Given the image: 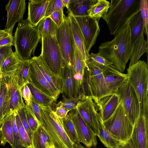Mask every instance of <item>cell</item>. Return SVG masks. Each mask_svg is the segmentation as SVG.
<instances>
[{"label": "cell", "mask_w": 148, "mask_h": 148, "mask_svg": "<svg viewBox=\"0 0 148 148\" xmlns=\"http://www.w3.org/2000/svg\"><path fill=\"white\" fill-rule=\"evenodd\" d=\"M29 83L53 98L55 101L60 94L55 91L48 83L39 69L34 57L29 59Z\"/></svg>", "instance_id": "obj_15"}, {"label": "cell", "mask_w": 148, "mask_h": 148, "mask_svg": "<svg viewBox=\"0 0 148 148\" xmlns=\"http://www.w3.org/2000/svg\"><path fill=\"white\" fill-rule=\"evenodd\" d=\"M86 62L89 71V84L92 97L96 103L103 97L111 94L106 85L103 70L88 61Z\"/></svg>", "instance_id": "obj_10"}, {"label": "cell", "mask_w": 148, "mask_h": 148, "mask_svg": "<svg viewBox=\"0 0 148 148\" xmlns=\"http://www.w3.org/2000/svg\"><path fill=\"white\" fill-rule=\"evenodd\" d=\"M62 3L64 7H66L68 10H69L71 4V0H62Z\"/></svg>", "instance_id": "obj_54"}, {"label": "cell", "mask_w": 148, "mask_h": 148, "mask_svg": "<svg viewBox=\"0 0 148 148\" xmlns=\"http://www.w3.org/2000/svg\"><path fill=\"white\" fill-rule=\"evenodd\" d=\"M98 134L97 136L107 148H113L119 142L114 139L104 125L101 118L98 121Z\"/></svg>", "instance_id": "obj_31"}, {"label": "cell", "mask_w": 148, "mask_h": 148, "mask_svg": "<svg viewBox=\"0 0 148 148\" xmlns=\"http://www.w3.org/2000/svg\"><path fill=\"white\" fill-rule=\"evenodd\" d=\"M115 93L119 95L124 110L134 126L140 114L139 102L134 90L127 81Z\"/></svg>", "instance_id": "obj_9"}, {"label": "cell", "mask_w": 148, "mask_h": 148, "mask_svg": "<svg viewBox=\"0 0 148 148\" xmlns=\"http://www.w3.org/2000/svg\"><path fill=\"white\" fill-rule=\"evenodd\" d=\"M13 52L12 46L5 45L0 47V69L3 62Z\"/></svg>", "instance_id": "obj_48"}, {"label": "cell", "mask_w": 148, "mask_h": 148, "mask_svg": "<svg viewBox=\"0 0 148 148\" xmlns=\"http://www.w3.org/2000/svg\"><path fill=\"white\" fill-rule=\"evenodd\" d=\"M103 124L111 136L120 143H125L131 138L134 125L124 110L120 100L114 114Z\"/></svg>", "instance_id": "obj_6"}, {"label": "cell", "mask_w": 148, "mask_h": 148, "mask_svg": "<svg viewBox=\"0 0 148 148\" xmlns=\"http://www.w3.org/2000/svg\"><path fill=\"white\" fill-rule=\"evenodd\" d=\"M86 66V61L84 60L79 51L75 45L72 66L76 73L77 77L81 84L84 70Z\"/></svg>", "instance_id": "obj_36"}, {"label": "cell", "mask_w": 148, "mask_h": 148, "mask_svg": "<svg viewBox=\"0 0 148 148\" xmlns=\"http://www.w3.org/2000/svg\"><path fill=\"white\" fill-rule=\"evenodd\" d=\"M25 110L28 124L31 131L33 132L37 129L40 125L37 120L29 111L25 109Z\"/></svg>", "instance_id": "obj_50"}, {"label": "cell", "mask_w": 148, "mask_h": 148, "mask_svg": "<svg viewBox=\"0 0 148 148\" xmlns=\"http://www.w3.org/2000/svg\"><path fill=\"white\" fill-rule=\"evenodd\" d=\"M41 38L37 27L31 25L27 19L19 22L14 37V45L15 52L21 60L31 58Z\"/></svg>", "instance_id": "obj_3"}, {"label": "cell", "mask_w": 148, "mask_h": 148, "mask_svg": "<svg viewBox=\"0 0 148 148\" xmlns=\"http://www.w3.org/2000/svg\"><path fill=\"white\" fill-rule=\"evenodd\" d=\"M76 108L84 121L97 136L99 132L98 122L101 117L92 97H83L78 103Z\"/></svg>", "instance_id": "obj_12"}, {"label": "cell", "mask_w": 148, "mask_h": 148, "mask_svg": "<svg viewBox=\"0 0 148 148\" xmlns=\"http://www.w3.org/2000/svg\"><path fill=\"white\" fill-rule=\"evenodd\" d=\"M127 82L137 96L140 114L148 116V68L144 60H139L127 69Z\"/></svg>", "instance_id": "obj_5"}, {"label": "cell", "mask_w": 148, "mask_h": 148, "mask_svg": "<svg viewBox=\"0 0 148 148\" xmlns=\"http://www.w3.org/2000/svg\"><path fill=\"white\" fill-rule=\"evenodd\" d=\"M21 60L15 52H13L2 63L0 72L3 77H13Z\"/></svg>", "instance_id": "obj_29"}, {"label": "cell", "mask_w": 148, "mask_h": 148, "mask_svg": "<svg viewBox=\"0 0 148 148\" xmlns=\"http://www.w3.org/2000/svg\"><path fill=\"white\" fill-rule=\"evenodd\" d=\"M140 0H112L108 11L101 17L106 23L110 33L115 36L140 12Z\"/></svg>", "instance_id": "obj_2"}, {"label": "cell", "mask_w": 148, "mask_h": 148, "mask_svg": "<svg viewBox=\"0 0 148 148\" xmlns=\"http://www.w3.org/2000/svg\"><path fill=\"white\" fill-rule=\"evenodd\" d=\"M127 25L129 30L130 48L132 53L136 40L141 34L144 33L145 30L140 12L130 19Z\"/></svg>", "instance_id": "obj_24"}, {"label": "cell", "mask_w": 148, "mask_h": 148, "mask_svg": "<svg viewBox=\"0 0 148 148\" xmlns=\"http://www.w3.org/2000/svg\"><path fill=\"white\" fill-rule=\"evenodd\" d=\"M41 36H56L58 27L49 18L45 17L40 22L37 26Z\"/></svg>", "instance_id": "obj_35"}, {"label": "cell", "mask_w": 148, "mask_h": 148, "mask_svg": "<svg viewBox=\"0 0 148 148\" xmlns=\"http://www.w3.org/2000/svg\"><path fill=\"white\" fill-rule=\"evenodd\" d=\"M22 98L25 101L26 106H28L32 101V95L31 91L27 84L24 85L20 90Z\"/></svg>", "instance_id": "obj_49"}, {"label": "cell", "mask_w": 148, "mask_h": 148, "mask_svg": "<svg viewBox=\"0 0 148 148\" xmlns=\"http://www.w3.org/2000/svg\"><path fill=\"white\" fill-rule=\"evenodd\" d=\"M14 37L4 29H0V47L5 45H14Z\"/></svg>", "instance_id": "obj_45"}, {"label": "cell", "mask_w": 148, "mask_h": 148, "mask_svg": "<svg viewBox=\"0 0 148 148\" xmlns=\"http://www.w3.org/2000/svg\"><path fill=\"white\" fill-rule=\"evenodd\" d=\"M3 78V76L2 74L0 72V83L2 80Z\"/></svg>", "instance_id": "obj_57"}, {"label": "cell", "mask_w": 148, "mask_h": 148, "mask_svg": "<svg viewBox=\"0 0 148 148\" xmlns=\"http://www.w3.org/2000/svg\"><path fill=\"white\" fill-rule=\"evenodd\" d=\"M56 36L63 61L67 65L72 66L75 45L67 16L64 15L62 23L58 27Z\"/></svg>", "instance_id": "obj_8"}, {"label": "cell", "mask_w": 148, "mask_h": 148, "mask_svg": "<svg viewBox=\"0 0 148 148\" xmlns=\"http://www.w3.org/2000/svg\"><path fill=\"white\" fill-rule=\"evenodd\" d=\"M69 114L76 131L77 142L82 143L88 148H96L97 144V136L84 121L76 108L70 111Z\"/></svg>", "instance_id": "obj_11"}, {"label": "cell", "mask_w": 148, "mask_h": 148, "mask_svg": "<svg viewBox=\"0 0 148 148\" xmlns=\"http://www.w3.org/2000/svg\"><path fill=\"white\" fill-rule=\"evenodd\" d=\"M110 3L106 0H97L88 11V16L99 21L108 10Z\"/></svg>", "instance_id": "obj_32"}, {"label": "cell", "mask_w": 148, "mask_h": 148, "mask_svg": "<svg viewBox=\"0 0 148 148\" xmlns=\"http://www.w3.org/2000/svg\"><path fill=\"white\" fill-rule=\"evenodd\" d=\"M64 15L63 12L57 11L53 12L47 17L50 18L58 27L63 22Z\"/></svg>", "instance_id": "obj_51"}, {"label": "cell", "mask_w": 148, "mask_h": 148, "mask_svg": "<svg viewBox=\"0 0 148 148\" xmlns=\"http://www.w3.org/2000/svg\"><path fill=\"white\" fill-rule=\"evenodd\" d=\"M113 148H134L129 139L125 143L119 142Z\"/></svg>", "instance_id": "obj_53"}, {"label": "cell", "mask_w": 148, "mask_h": 148, "mask_svg": "<svg viewBox=\"0 0 148 148\" xmlns=\"http://www.w3.org/2000/svg\"><path fill=\"white\" fill-rule=\"evenodd\" d=\"M50 0H30L28 5L27 20L32 26L37 27L40 22L45 18Z\"/></svg>", "instance_id": "obj_19"}, {"label": "cell", "mask_w": 148, "mask_h": 148, "mask_svg": "<svg viewBox=\"0 0 148 148\" xmlns=\"http://www.w3.org/2000/svg\"><path fill=\"white\" fill-rule=\"evenodd\" d=\"M42 120L41 126L57 148H75L63 126L62 119L58 116L51 106L40 105Z\"/></svg>", "instance_id": "obj_4"}, {"label": "cell", "mask_w": 148, "mask_h": 148, "mask_svg": "<svg viewBox=\"0 0 148 148\" xmlns=\"http://www.w3.org/2000/svg\"><path fill=\"white\" fill-rule=\"evenodd\" d=\"M50 140L43 128L40 125L32 133L31 139L32 148H46V143Z\"/></svg>", "instance_id": "obj_34"}, {"label": "cell", "mask_w": 148, "mask_h": 148, "mask_svg": "<svg viewBox=\"0 0 148 148\" xmlns=\"http://www.w3.org/2000/svg\"><path fill=\"white\" fill-rule=\"evenodd\" d=\"M61 77L63 84L62 94L66 97L71 98L82 94L81 84L73 66L63 61Z\"/></svg>", "instance_id": "obj_14"}, {"label": "cell", "mask_w": 148, "mask_h": 148, "mask_svg": "<svg viewBox=\"0 0 148 148\" xmlns=\"http://www.w3.org/2000/svg\"><path fill=\"white\" fill-rule=\"evenodd\" d=\"M139 9L145 28L144 33L146 35L147 39L148 29V1L147 0H140Z\"/></svg>", "instance_id": "obj_41"}, {"label": "cell", "mask_w": 148, "mask_h": 148, "mask_svg": "<svg viewBox=\"0 0 148 148\" xmlns=\"http://www.w3.org/2000/svg\"><path fill=\"white\" fill-rule=\"evenodd\" d=\"M75 148H88L83 146L80 143L77 142L74 144Z\"/></svg>", "instance_id": "obj_56"}, {"label": "cell", "mask_w": 148, "mask_h": 148, "mask_svg": "<svg viewBox=\"0 0 148 148\" xmlns=\"http://www.w3.org/2000/svg\"><path fill=\"white\" fill-rule=\"evenodd\" d=\"M74 17L83 34L87 51L89 53L100 32L99 21L88 16Z\"/></svg>", "instance_id": "obj_13"}, {"label": "cell", "mask_w": 148, "mask_h": 148, "mask_svg": "<svg viewBox=\"0 0 148 148\" xmlns=\"http://www.w3.org/2000/svg\"><path fill=\"white\" fill-rule=\"evenodd\" d=\"M11 114L8 88L3 77L0 85V126L5 118Z\"/></svg>", "instance_id": "obj_25"}, {"label": "cell", "mask_w": 148, "mask_h": 148, "mask_svg": "<svg viewBox=\"0 0 148 148\" xmlns=\"http://www.w3.org/2000/svg\"><path fill=\"white\" fill-rule=\"evenodd\" d=\"M32 106L28 111L37 120L39 125H41L42 123L40 106L35 101L32 97Z\"/></svg>", "instance_id": "obj_47"}, {"label": "cell", "mask_w": 148, "mask_h": 148, "mask_svg": "<svg viewBox=\"0 0 148 148\" xmlns=\"http://www.w3.org/2000/svg\"><path fill=\"white\" fill-rule=\"evenodd\" d=\"M120 100L116 93L107 95L95 103L103 121L109 119L116 111Z\"/></svg>", "instance_id": "obj_20"}, {"label": "cell", "mask_w": 148, "mask_h": 148, "mask_svg": "<svg viewBox=\"0 0 148 148\" xmlns=\"http://www.w3.org/2000/svg\"><path fill=\"white\" fill-rule=\"evenodd\" d=\"M21 123L31 140L32 132L31 131L27 122L25 108H22L17 112Z\"/></svg>", "instance_id": "obj_46"}, {"label": "cell", "mask_w": 148, "mask_h": 148, "mask_svg": "<svg viewBox=\"0 0 148 148\" xmlns=\"http://www.w3.org/2000/svg\"><path fill=\"white\" fill-rule=\"evenodd\" d=\"M7 83L10 99V114L17 112L19 109L25 107L20 90L17 86V82L13 77H4Z\"/></svg>", "instance_id": "obj_21"}, {"label": "cell", "mask_w": 148, "mask_h": 148, "mask_svg": "<svg viewBox=\"0 0 148 148\" xmlns=\"http://www.w3.org/2000/svg\"><path fill=\"white\" fill-rule=\"evenodd\" d=\"M97 0H71L69 10L74 16H88V11Z\"/></svg>", "instance_id": "obj_28"}, {"label": "cell", "mask_w": 148, "mask_h": 148, "mask_svg": "<svg viewBox=\"0 0 148 148\" xmlns=\"http://www.w3.org/2000/svg\"><path fill=\"white\" fill-rule=\"evenodd\" d=\"M67 12L69 23L75 45L79 51L84 60L86 61L89 53L87 51L84 37L74 16L71 12Z\"/></svg>", "instance_id": "obj_22"}, {"label": "cell", "mask_w": 148, "mask_h": 148, "mask_svg": "<svg viewBox=\"0 0 148 148\" xmlns=\"http://www.w3.org/2000/svg\"><path fill=\"white\" fill-rule=\"evenodd\" d=\"M55 109V111H54L55 113L61 119L65 117L70 111L62 106L56 107Z\"/></svg>", "instance_id": "obj_52"}, {"label": "cell", "mask_w": 148, "mask_h": 148, "mask_svg": "<svg viewBox=\"0 0 148 148\" xmlns=\"http://www.w3.org/2000/svg\"><path fill=\"white\" fill-rule=\"evenodd\" d=\"M130 140L134 148H148V116L140 114Z\"/></svg>", "instance_id": "obj_17"}, {"label": "cell", "mask_w": 148, "mask_h": 148, "mask_svg": "<svg viewBox=\"0 0 148 148\" xmlns=\"http://www.w3.org/2000/svg\"><path fill=\"white\" fill-rule=\"evenodd\" d=\"M130 39L127 25L112 40L101 43L99 47L98 52L100 55L121 73L124 71L132 54Z\"/></svg>", "instance_id": "obj_1"}, {"label": "cell", "mask_w": 148, "mask_h": 148, "mask_svg": "<svg viewBox=\"0 0 148 148\" xmlns=\"http://www.w3.org/2000/svg\"><path fill=\"white\" fill-rule=\"evenodd\" d=\"M107 86L111 94L117 90L127 81V74L121 73L111 64L103 70Z\"/></svg>", "instance_id": "obj_18"}, {"label": "cell", "mask_w": 148, "mask_h": 148, "mask_svg": "<svg viewBox=\"0 0 148 148\" xmlns=\"http://www.w3.org/2000/svg\"><path fill=\"white\" fill-rule=\"evenodd\" d=\"M14 113L6 117L0 126V144L3 146H4L6 143H9L11 146L13 145L12 123Z\"/></svg>", "instance_id": "obj_26"}, {"label": "cell", "mask_w": 148, "mask_h": 148, "mask_svg": "<svg viewBox=\"0 0 148 148\" xmlns=\"http://www.w3.org/2000/svg\"><path fill=\"white\" fill-rule=\"evenodd\" d=\"M46 148H57L52 141L50 140L46 143Z\"/></svg>", "instance_id": "obj_55"}, {"label": "cell", "mask_w": 148, "mask_h": 148, "mask_svg": "<svg viewBox=\"0 0 148 148\" xmlns=\"http://www.w3.org/2000/svg\"><path fill=\"white\" fill-rule=\"evenodd\" d=\"M16 119L18 132L22 143L27 148H32L31 140L24 128L17 113Z\"/></svg>", "instance_id": "obj_39"}, {"label": "cell", "mask_w": 148, "mask_h": 148, "mask_svg": "<svg viewBox=\"0 0 148 148\" xmlns=\"http://www.w3.org/2000/svg\"><path fill=\"white\" fill-rule=\"evenodd\" d=\"M89 71L86 65L84 70L81 85V92L83 97H92L89 84Z\"/></svg>", "instance_id": "obj_42"}, {"label": "cell", "mask_w": 148, "mask_h": 148, "mask_svg": "<svg viewBox=\"0 0 148 148\" xmlns=\"http://www.w3.org/2000/svg\"><path fill=\"white\" fill-rule=\"evenodd\" d=\"M62 119L63 127L66 135L73 143H75L77 142V136L70 115L68 113Z\"/></svg>", "instance_id": "obj_37"}, {"label": "cell", "mask_w": 148, "mask_h": 148, "mask_svg": "<svg viewBox=\"0 0 148 148\" xmlns=\"http://www.w3.org/2000/svg\"><path fill=\"white\" fill-rule=\"evenodd\" d=\"M27 84L31 91L33 98L39 105L51 106L55 101L53 98L48 96L32 84L29 83Z\"/></svg>", "instance_id": "obj_33"}, {"label": "cell", "mask_w": 148, "mask_h": 148, "mask_svg": "<svg viewBox=\"0 0 148 148\" xmlns=\"http://www.w3.org/2000/svg\"><path fill=\"white\" fill-rule=\"evenodd\" d=\"M148 42L144 38L143 32L136 40L130 58L129 66L136 63L141 56L148 51Z\"/></svg>", "instance_id": "obj_30"}, {"label": "cell", "mask_w": 148, "mask_h": 148, "mask_svg": "<svg viewBox=\"0 0 148 148\" xmlns=\"http://www.w3.org/2000/svg\"><path fill=\"white\" fill-rule=\"evenodd\" d=\"M17 112L13 113L12 118V128L13 133V143L12 148H27L22 143L18 132L16 117Z\"/></svg>", "instance_id": "obj_43"}, {"label": "cell", "mask_w": 148, "mask_h": 148, "mask_svg": "<svg viewBox=\"0 0 148 148\" xmlns=\"http://www.w3.org/2000/svg\"><path fill=\"white\" fill-rule=\"evenodd\" d=\"M86 61L102 70L104 69L109 65L112 64L101 56L98 52L96 53H91L89 54Z\"/></svg>", "instance_id": "obj_40"}, {"label": "cell", "mask_w": 148, "mask_h": 148, "mask_svg": "<svg viewBox=\"0 0 148 148\" xmlns=\"http://www.w3.org/2000/svg\"></svg>", "instance_id": "obj_58"}, {"label": "cell", "mask_w": 148, "mask_h": 148, "mask_svg": "<svg viewBox=\"0 0 148 148\" xmlns=\"http://www.w3.org/2000/svg\"><path fill=\"white\" fill-rule=\"evenodd\" d=\"M25 0H10L5 6L7 20L4 30L12 34L15 24L23 18L26 10Z\"/></svg>", "instance_id": "obj_16"}, {"label": "cell", "mask_w": 148, "mask_h": 148, "mask_svg": "<svg viewBox=\"0 0 148 148\" xmlns=\"http://www.w3.org/2000/svg\"><path fill=\"white\" fill-rule=\"evenodd\" d=\"M41 52L39 56L56 76L61 78L63 60L56 36H41Z\"/></svg>", "instance_id": "obj_7"}, {"label": "cell", "mask_w": 148, "mask_h": 148, "mask_svg": "<svg viewBox=\"0 0 148 148\" xmlns=\"http://www.w3.org/2000/svg\"><path fill=\"white\" fill-rule=\"evenodd\" d=\"M30 66L29 60H21L13 76L16 80L17 86L20 90L24 85L29 83Z\"/></svg>", "instance_id": "obj_27"}, {"label": "cell", "mask_w": 148, "mask_h": 148, "mask_svg": "<svg viewBox=\"0 0 148 148\" xmlns=\"http://www.w3.org/2000/svg\"><path fill=\"white\" fill-rule=\"evenodd\" d=\"M62 0H50L48 5L45 18L48 17L53 12L57 11L63 12L64 8Z\"/></svg>", "instance_id": "obj_44"}, {"label": "cell", "mask_w": 148, "mask_h": 148, "mask_svg": "<svg viewBox=\"0 0 148 148\" xmlns=\"http://www.w3.org/2000/svg\"><path fill=\"white\" fill-rule=\"evenodd\" d=\"M62 99L58 103L54 105L55 108L62 106L67 110L70 111L76 108L77 106L83 97L82 94L78 96L68 98L62 95Z\"/></svg>", "instance_id": "obj_38"}, {"label": "cell", "mask_w": 148, "mask_h": 148, "mask_svg": "<svg viewBox=\"0 0 148 148\" xmlns=\"http://www.w3.org/2000/svg\"><path fill=\"white\" fill-rule=\"evenodd\" d=\"M34 57L39 69L48 83L55 91L60 94L62 93L63 84L62 78L56 76L39 56Z\"/></svg>", "instance_id": "obj_23"}]
</instances>
